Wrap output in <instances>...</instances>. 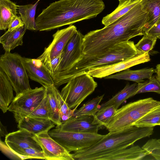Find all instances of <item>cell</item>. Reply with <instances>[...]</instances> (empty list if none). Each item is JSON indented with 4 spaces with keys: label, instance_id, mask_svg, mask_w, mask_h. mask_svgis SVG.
I'll list each match as a JSON object with an SVG mask.
<instances>
[{
    "label": "cell",
    "instance_id": "6da1fadb",
    "mask_svg": "<svg viewBox=\"0 0 160 160\" xmlns=\"http://www.w3.org/2000/svg\"><path fill=\"white\" fill-rule=\"evenodd\" d=\"M147 13L139 2L128 12L108 25L91 31L84 36V57L100 55L120 42L144 35Z\"/></svg>",
    "mask_w": 160,
    "mask_h": 160
},
{
    "label": "cell",
    "instance_id": "7a4b0ae2",
    "mask_svg": "<svg viewBox=\"0 0 160 160\" xmlns=\"http://www.w3.org/2000/svg\"><path fill=\"white\" fill-rule=\"evenodd\" d=\"M102 0H59L50 3L35 19L37 31H50L96 17L104 9Z\"/></svg>",
    "mask_w": 160,
    "mask_h": 160
},
{
    "label": "cell",
    "instance_id": "3957f363",
    "mask_svg": "<svg viewBox=\"0 0 160 160\" xmlns=\"http://www.w3.org/2000/svg\"><path fill=\"white\" fill-rule=\"evenodd\" d=\"M138 53L133 41L120 42L110 48L102 54L95 56L83 57L69 69L52 73L51 76L54 85L58 88L75 77L87 73L91 69L129 59Z\"/></svg>",
    "mask_w": 160,
    "mask_h": 160
},
{
    "label": "cell",
    "instance_id": "277c9868",
    "mask_svg": "<svg viewBox=\"0 0 160 160\" xmlns=\"http://www.w3.org/2000/svg\"><path fill=\"white\" fill-rule=\"evenodd\" d=\"M154 127L133 126L127 129L109 132L92 146L72 154L74 160H88L94 155L127 148L137 141L149 137L153 133Z\"/></svg>",
    "mask_w": 160,
    "mask_h": 160
},
{
    "label": "cell",
    "instance_id": "5b68a950",
    "mask_svg": "<svg viewBox=\"0 0 160 160\" xmlns=\"http://www.w3.org/2000/svg\"><path fill=\"white\" fill-rule=\"evenodd\" d=\"M160 104V101L152 98L129 102L117 109L106 128L109 132L119 131L129 128Z\"/></svg>",
    "mask_w": 160,
    "mask_h": 160
},
{
    "label": "cell",
    "instance_id": "8992f818",
    "mask_svg": "<svg viewBox=\"0 0 160 160\" xmlns=\"http://www.w3.org/2000/svg\"><path fill=\"white\" fill-rule=\"evenodd\" d=\"M0 68L6 75L16 96L31 89L24 57L18 53L5 52L2 55Z\"/></svg>",
    "mask_w": 160,
    "mask_h": 160
},
{
    "label": "cell",
    "instance_id": "52a82bcc",
    "mask_svg": "<svg viewBox=\"0 0 160 160\" xmlns=\"http://www.w3.org/2000/svg\"><path fill=\"white\" fill-rule=\"evenodd\" d=\"M62 89L61 95L68 107L77 109L78 106L97 86L92 77L85 73L69 80Z\"/></svg>",
    "mask_w": 160,
    "mask_h": 160
},
{
    "label": "cell",
    "instance_id": "ba28073f",
    "mask_svg": "<svg viewBox=\"0 0 160 160\" xmlns=\"http://www.w3.org/2000/svg\"><path fill=\"white\" fill-rule=\"evenodd\" d=\"M48 133L69 152L88 148L105 135L98 133L68 131L56 128L50 130Z\"/></svg>",
    "mask_w": 160,
    "mask_h": 160
},
{
    "label": "cell",
    "instance_id": "9c48e42d",
    "mask_svg": "<svg viewBox=\"0 0 160 160\" xmlns=\"http://www.w3.org/2000/svg\"><path fill=\"white\" fill-rule=\"evenodd\" d=\"M43 86L26 91L16 96L8 107L17 123L28 116L40 103L45 93Z\"/></svg>",
    "mask_w": 160,
    "mask_h": 160
},
{
    "label": "cell",
    "instance_id": "30bf717a",
    "mask_svg": "<svg viewBox=\"0 0 160 160\" xmlns=\"http://www.w3.org/2000/svg\"><path fill=\"white\" fill-rule=\"evenodd\" d=\"M83 37L80 32L77 30L71 38L61 53L57 72L69 69L83 58L84 56L82 48Z\"/></svg>",
    "mask_w": 160,
    "mask_h": 160
},
{
    "label": "cell",
    "instance_id": "8fae6325",
    "mask_svg": "<svg viewBox=\"0 0 160 160\" xmlns=\"http://www.w3.org/2000/svg\"><path fill=\"white\" fill-rule=\"evenodd\" d=\"M77 31V28L72 25L57 31L52 36V42L36 59L44 63L60 55L68 41Z\"/></svg>",
    "mask_w": 160,
    "mask_h": 160
},
{
    "label": "cell",
    "instance_id": "7c38bea8",
    "mask_svg": "<svg viewBox=\"0 0 160 160\" xmlns=\"http://www.w3.org/2000/svg\"><path fill=\"white\" fill-rule=\"evenodd\" d=\"M138 52L137 55L129 59L103 67L91 69L87 73L92 77L101 78L150 60L148 52Z\"/></svg>",
    "mask_w": 160,
    "mask_h": 160
},
{
    "label": "cell",
    "instance_id": "4fadbf2b",
    "mask_svg": "<svg viewBox=\"0 0 160 160\" xmlns=\"http://www.w3.org/2000/svg\"><path fill=\"white\" fill-rule=\"evenodd\" d=\"M34 138L41 147L46 160H74L63 147L52 138L48 132L35 135Z\"/></svg>",
    "mask_w": 160,
    "mask_h": 160
},
{
    "label": "cell",
    "instance_id": "5bb4252c",
    "mask_svg": "<svg viewBox=\"0 0 160 160\" xmlns=\"http://www.w3.org/2000/svg\"><path fill=\"white\" fill-rule=\"evenodd\" d=\"M148 155L147 152L142 147L133 145L129 148L93 156L89 160H140Z\"/></svg>",
    "mask_w": 160,
    "mask_h": 160
},
{
    "label": "cell",
    "instance_id": "9a60e30c",
    "mask_svg": "<svg viewBox=\"0 0 160 160\" xmlns=\"http://www.w3.org/2000/svg\"><path fill=\"white\" fill-rule=\"evenodd\" d=\"M91 116L72 117L55 128L75 132L98 133L102 126L93 124V117Z\"/></svg>",
    "mask_w": 160,
    "mask_h": 160
},
{
    "label": "cell",
    "instance_id": "2e32d148",
    "mask_svg": "<svg viewBox=\"0 0 160 160\" xmlns=\"http://www.w3.org/2000/svg\"><path fill=\"white\" fill-rule=\"evenodd\" d=\"M35 135L23 129H19L5 136V142L11 150L19 148H32L42 150L34 138Z\"/></svg>",
    "mask_w": 160,
    "mask_h": 160
},
{
    "label": "cell",
    "instance_id": "e0dca14e",
    "mask_svg": "<svg viewBox=\"0 0 160 160\" xmlns=\"http://www.w3.org/2000/svg\"><path fill=\"white\" fill-rule=\"evenodd\" d=\"M55 124L49 118L26 117L18 123L19 129L27 130L34 134L48 132Z\"/></svg>",
    "mask_w": 160,
    "mask_h": 160
},
{
    "label": "cell",
    "instance_id": "ac0fdd59",
    "mask_svg": "<svg viewBox=\"0 0 160 160\" xmlns=\"http://www.w3.org/2000/svg\"><path fill=\"white\" fill-rule=\"evenodd\" d=\"M26 69L29 78L37 82L43 87L54 85L52 78L49 72L43 67L42 63L40 67L35 63V60L24 57Z\"/></svg>",
    "mask_w": 160,
    "mask_h": 160
},
{
    "label": "cell",
    "instance_id": "d6986e66",
    "mask_svg": "<svg viewBox=\"0 0 160 160\" xmlns=\"http://www.w3.org/2000/svg\"><path fill=\"white\" fill-rule=\"evenodd\" d=\"M155 69L153 68L132 70L128 69L104 78L105 79H114L134 81L138 83L144 82V79H150Z\"/></svg>",
    "mask_w": 160,
    "mask_h": 160
},
{
    "label": "cell",
    "instance_id": "ffe728a7",
    "mask_svg": "<svg viewBox=\"0 0 160 160\" xmlns=\"http://www.w3.org/2000/svg\"><path fill=\"white\" fill-rule=\"evenodd\" d=\"M48 99L49 118L57 126L61 124L59 115V106L57 88L54 85L44 86Z\"/></svg>",
    "mask_w": 160,
    "mask_h": 160
},
{
    "label": "cell",
    "instance_id": "44dd1931",
    "mask_svg": "<svg viewBox=\"0 0 160 160\" xmlns=\"http://www.w3.org/2000/svg\"><path fill=\"white\" fill-rule=\"evenodd\" d=\"M26 29L24 26L10 32L7 31L0 38V43L5 52H10L16 47L22 46Z\"/></svg>",
    "mask_w": 160,
    "mask_h": 160
},
{
    "label": "cell",
    "instance_id": "7402d4cb",
    "mask_svg": "<svg viewBox=\"0 0 160 160\" xmlns=\"http://www.w3.org/2000/svg\"><path fill=\"white\" fill-rule=\"evenodd\" d=\"M140 2L147 14L144 34L160 19V0H141Z\"/></svg>",
    "mask_w": 160,
    "mask_h": 160
},
{
    "label": "cell",
    "instance_id": "603a6c76",
    "mask_svg": "<svg viewBox=\"0 0 160 160\" xmlns=\"http://www.w3.org/2000/svg\"><path fill=\"white\" fill-rule=\"evenodd\" d=\"M13 88L4 72L0 68V108L3 113L13 100Z\"/></svg>",
    "mask_w": 160,
    "mask_h": 160
},
{
    "label": "cell",
    "instance_id": "cb8c5ba5",
    "mask_svg": "<svg viewBox=\"0 0 160 160\" xmlns=\"http://www.w3.org/2000/svg\"><path fill=\"white\" fill-rule=\"evenodd\" d=\"M138 89V83L130 84L128 83L124 88L107 101L99 106L98 110L108 106H114L118 109L127 99L136 95Z\"/></svg>",
    "mask_w": 160,
    "mask_h": 160
},
{
    "label": "cell",
    "instance_id": "d4e9b609",
    "mask_svg": "<svg viewBox=\"0 0 160 160\" xmlns=\"http://www.w3.org/2000/svg\"><path fill=\"white\" fill-rule=\"evenodd\" d=\"M18 5L10 0H0V29L5 30L17 16Z\"/></svg>",
    "mask_w": 160,
    "mask_h": 160
},
{
    "label": "cell",
    "instance_id": "484cf974",
    "mask_svg": "<svg viewBox=\"0 0 160 160\" xmlns=\"http://www.w3.org/2000/svg\"><path fill=\"white\" fill-rule=\"evenodd\" d=\"M119 4L116 9L110 14L104 17L102 21L106 26L112 23L124 15L138 4L141 0H118Z\"/></svg>",
    "mask_w": 160,
    "mask_h": 160
},
{
    "label": "cell",
    "instance_id": "4316f807",
    "mask_svg": "<svg viewBox=\"0 0 160 160\" xmlns=\"http://www.w3.org/2000/svg\"><path fill=\"white\" fill-rule=\"evenodd\" d=\"M39 0L34 4L18 5V11L26 29L37 31L35 17Z\"/></svg>",
    "mask_w": 160,
    "mask_h": 160
},
{
    "label": "cell",
    "instance_id": "83f0119b",
    "mask_svg": "<svg viewBox=\"0 0 160 160\" xmlns=\"http://www.w3.org/2000/svg\"><path fill=\"white\" fill-rule=\"evenodd\" d=\"M104 96L103 94L98 96L88 101L81 108L76 110L72 117H77L82 116H94L98 110L99 104Z\"/></svg>",
    "mask_w": 160,
    "mask_h": 160
},
{
    "label": "cell",
    "instance_id": "f1b7e54d",
    "mask_svg": "<svg viewBox=\"0 0 160 160\" xmlns=\"http://www.w3.org/2000/svg\"><path fill=\"white\" fill-rule=\"evenodd\" d=\"M160 123V104L136 122L134 126L138 127H154Z\"/></svg>",
    "mask_w": 160,
    "mask_h": 160
},
{
    "label": "cell",
    "instance_id": "f546056e",
    "mask_svg": "<svg viewBox=\"0 0 160 160\" xmlns=\"http://www.w3.org/2000/svg\"><path fill=\"white\" fill-rule=\"evenodd\" d=\"M117 109L114 106H112L98 110L93 117L92 123L103 126L106 127Z\"/></svg>",
    "mask_w": 160,
    "mask_h": 160
},
{
    "label": "cell",
    "instance_id": "4dcf8cb0",
    "mask_svg": "<svg viewBox=\"0 0 160 160\" xmlns=\"http://www.w3.org/2000/svg\"><path fill=\"white\" fill-rule=\"evenodd\" d=\"M148 92L160 94V82L156 76H152L150 79L138 83V89L136 94Z\"/></svg>",
    "mask_w": 160,
    "mask_h": 160
},
{
    "label": "cell",
    "instance_id": "1f68e13d",
    "mask_svg": "<svg viewBox=\"0 0 160 160\" xmlns=\"http://www.w3.org/2000/svg\"><path fill=\"white\" fill-rule=\"evenodd\" d=\"M11 151L21 159L38 158L45 160L44 154L42 150L32 148H17Z\"/></svg>",
    "mask_w": 160,
    "mask_h": 160
},
{
    "label": "cell",
    "instance_id": "d6a6232c",
    "mask_svg": "<svg viewBox=\"0 0 160 160\" xmlns=\"http://www.w3.org/2000/svg\"><path fill=\"white\" fill-rule=\"evenodd\" d=\"M59 106V115L61 124L72 118L76 109H71L62 98L60 92L58 90V92Z\"/></svg>",
    "mask_w": 160,
    "mask_h": 160
},
{
    "label": "cell",
    "instance_id": "836d02e7",
    "mask_svg": "<svg viewBox=\"0 0 160 160\" xmlns=\"http://www.w3.org/2000/svg\"><path fill=\"white\" fill-rule=\"evenodd\" d=\"M143 37L136 44V48L138 52H148L153 48L156 39H152L144 34Z\"/></svg>",
    "mask_w": 160,
    "mask_h": 160
},
{
    "label": "cell",
    "instance_id": "e575fe53",
    "mask_svg": "<svg viewBox=\"0 0 160 160\" xmlns=\"http://www.w3.org/2000/svg\"><path fill=\"white\" fill-rule=\"evenodd\" d=\"M28 117L49 118L48 99L46 91L44 97L40 103Z\"/></svg>",
    "mask_w": 160,
    "mask_h": 160
},
{
    "label": "cell",
    "instance_id": "d590c367",
    "mask_svg": "<svg viewBox=\"0 0 160 160\" xmlns=\"http://www.w3.org/2000/svg\"><path fill=\"white\" fill-rule=\"evenodd\" d=\"M61 54L52 60L44 63H42L44 68L50 75L58 72L61 58Z\"/></svg>",
    "mask_w": 160,
    "mask_h": 160
},
{
    "label": "cell",
    "instance_id": "8d00e7d4",
    "mask_svg": "<svg viewBox=\"0 0 160 160\" xmlns=\"http://www.w3.org/2000/svg\"><path fill=\"white\" fill-rule=\"evenodd\" d=\"M144 34L152 39H160V19Z\"/></svg>",
    "mask_w": 160,
    "mask_h": 160
},
{
    "label": "cell",
    "instance_id": "74e56055",
    "mask_svg": "<svg viewBox=\"0 0 160 160\" xmlns=\"http://www.w3.org/2000/svg\"><path fill=\"white\" fill-rule=\"evenodd\" d=\"M24 26L20 17L17 16L12 21L8 27V31L11 32Z\"/></svg>",
    "mask_w": 160,
    "mask_h": 160
},
{
    "label": "cell",
    "instance_id": "f35d334b",
    "mask_svg": "<svg viewBox=\"0 0 160 160\" xmlns=\"http://www.w3.org/2000/svg\"><path fill=\"white\" fill-rule=\"evenodd\" d=\"M8 134L6 128L0 122V137L6 136Z\"/></svg>",
    "mask_w": 160,
    "mask_h": 160
},
{
    "label": "cell",
    "instance_id": "ab89813d",
    "mask_svg": "<svg viewBox=\"0 0 160 160\" xmlns=\"http://www.w3.org/2000/svg\"><path fill=\"white\" fill-rule=\"evenodd\" d=\"M156 73V77L160 82V64H158L156 66L155 69Z\"/></svg>",
    "mask_w": 160,
    "mask_h": 160
},
{
    "label": "cell",
    "instance_id": "60d3db41",
    "mask_svg": "<svg viewBox=\"0 0 160 160\" xmlns=\"http://www.w3.org/2000/svg\"><path fill=\"white\" fill-rule=\"evenodd\" d=\"M158 126H160V123H159V124Z\"/></svg>",
    "mask_w": 160,
    "mask_h": 160
}]
</instances>
